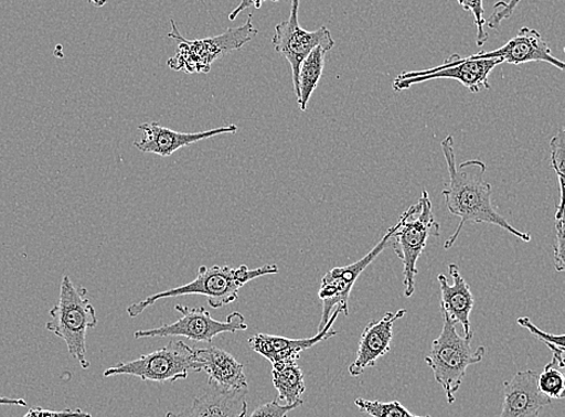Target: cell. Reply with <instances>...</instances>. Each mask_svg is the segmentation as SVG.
Listing matches in <instances>:
<instances>
[{
  "label": "cell",
  "mask_w": 565,
  "mask_h": 417,
  "mask_svg": "<svg viewBox=\"0 0 565 417\" xmlns=\"http://www.w3.org/2000/svg\"><path fill=\"white\" fill-rule=\"evenodd\" d=\"M266 2H279V0H242L241 4L236 7L230 14V20L234 21L238 18L242 12L248 8L260 9L263 3Z\"/></svg>",
  "instance_id": "4dcf8cb0"
},
{
  "label": "cell",
  "mask_w": 565,
  "mask_h": 417,
  "mask_svg": "<svg viewBox=\"0 0 565 417\" xmlns=\"http://www.w3.org/2000/svg\"><path fill=\"white\" fill-rule=\"evenodd\" d=\"M522 0H509V2H499L494 6L492 15L489 20H486V24L492 30L498 29L504 20L510 19L514 11L520 6Z\"/></svg>",
  "instance_id": "4316f807"
},
{
  "label": "cell",
  "mask_w": 565,
  "mask_h": 417,
  "mask_svg": "<svg viewBox=\"0 0 565 417\" xmlns=\"http://www.w3.org/2000/svg\"><path fill=\"white\" fill-rule=\"evenodd\" d=\"M298 11L299 0H292L290 19L275 25V35L271 39L274 50L291 65L296 96L298 95V74L301 62L313 49L322 47L327 52L335 45L331 31L324 25L312 32L301 29Z\"/></svg>",
  "instance_id": "30bf717a"
},
{
  "label": "cell",
  "mask_w": 565,
  "mask_h": 417,
  "mask_svg": "<svg viewBox=\"0 0 565 417\" xmlns=\"http://www.w3.org/2000/svg\"><path fill=\"white\" fill-rule=\"evenodd\" d=\"M0 406L28 407V402H25L23 398L17 399V398H9V397L0 396Z\"/></svg>",
  "instance_id": "1f68e13d"
},
{
  "label": "cell",
  "mask_w": 565,
  "mask_h": 417,
  "mask_svg": "<svg viewBox=\"0 0 565 417\" xmlns=\"http://www.w3.org/2000/svg\"><path fill=\"white\" fill-rule=\"evenodd\" d=\"M278 272L279 267L276 265H266L256 269H249L245 265L238 268L202 266L199 276L193 281L179 286V288L149 296L143 301L129 306L127 312L130 318H137L161 299L189 295L205 296L210 307L220 309L234 303L238 299L241 290L249 281Z\"/></svg>",
  "instance_id": "7a4b0ae2"
},
{
  "label": "cell",
  "mask_w": 565,
  "mask_h": 417,
  "mask_svg": "<svg viewBox=\"0 0 565 417\" xmlns=\"http://www.w3.org/2000/svg\"><path fill=\"white\" fill-rule=\"evenodd\" d=\"M443 330L436 341L431 343L425 361L435 374L436 382L443 387L448 403L454 404L457 391L467 375V370L483 360L486 349L480 346L472 350V336L459 335L456 323L445 314H443Z\"/></svg>",
  "instance_id": "5b68a950"
},
{
  "label": "cell",
  "mask_w": 565,
  "mask_h": 417,
  "mask_svg": "<svg viewBox=\"0 0 565 417\" xmlns=\"http://www.w3.org/2000/svg\"><path fill=\"white\" fill-rule=\"evenodd\" d=\"M273 385L279 393L278 400L285 406H303L306 393L305 373L297 362L276 363L271 366Z\"/></svg>",
  "instance_id": "ffe728a7"
},
{
  "label": "cell",
  "mask_w": 565,
  "mask_h": 417,
  "mask_svg": "<svg viewBox=\"0 0 565 417\" xmlns=\"http://www.w3.org/2000/svg\"><path fill=\"white\" fill-rule=\"evenodd\" d=\"M457 2L466 11L471 12L472 17H475L478 29L477 44L478 46H483L489 41V34L484 30L486 19L483 18V0H457Z\"/></svg>",
  "instance_id": "484cf974"
},
{
  "label": "cell",
  "mask_w": 565,
  "mask_h": 417,
  "mask_svg": "<svg viewBox=\"0 0 565 417\" xmlns=\"http://www.w3.org/2000/svg\"><path fill=\"white\" fill-rule=\"evenodd\" d=\"M468 60H491L501 58L504 63L524 64L530 62H545L554 65L559 71H564L565 63L554 55L544 41L541 33L536 30L523 28L518 35L511 39L501 49L491 52L482 51L477 55L466 57Z\"/></svg>",
  "instance_id": "5bb4252c"
},
{
  "label": "cell",
  "mask_w": 565,
  "mask_h": 417,
  "mask_svg": "<svg viewBox=\"0 0 565 417\" xmlns=\"http://www.w3.org/2000/svg\"><path fill=\"white\" fill-rule=\"evenodd\" d=\"M564 217L556 220V239H555V267L557 271H563L565 267L564 263Z\"/></svg>",
  "instance_id": "f1b7e54d"
},
{
  "label": "cell",
  "mask_w": 565,
  "mask_h": 417,
  "mask_svg": "<svg viewBox=\"0 0 565 417\" xmlns=\"http://www.w3.org/2000/svg\"><path fill=\"white\" fill-rule=\"evenodd\" d=\"M297 406H285L279 400L260 404L249 417H287L288 413L297 409Z\"/></svg>",
  "instance_id": "83f0119b"
},
{
  "label": "cell",
  "mask_w": 565,
  "mask_h": 417,
  "mask_svg": "<svg viewBox=\"0 0 565 417\" xmlns=\"http://www.w3.org/2000/svg\"><path fill=\"white\" fill-rule=\"evenodd\" d=\"M195 372L209 376V383H214L227 389L247 388L244 366L227 351L216 346L194 350Z\"/></svg>",
  "instance_id": "ac0fdd59"
},
{
  "label": "cell",
  "mask_w": 565,
  "mask_h": 417,
  "mask_svg": "<svg viewBox=\"0 0 565 417\" xmlns=\"http://www.w3.org/2000/svg\"><path fill=\"white\" fill-rule=\"evenodd\" d=\"M181 318L161 328L137 331L136 339L141 338H166L185 336L192 342L212 344L214 338L223 333H235L247 330V323L239 311L232 312L226 321L215 320L205 308H190L177 306Z\"/></svg>",
  "instance_id": "ba28073f"
},
{
  "label": "cell",
  "mask_w": 565,
  "mask_h": 417,
  "mask_svg": "<svg viewBox=\"0 0 565 417\" xmlns=\"http://www.w3.org/2000/svg\"><path fill=\"white\" fill-rule=\"evenodd\" d=\"M449 274L452 284L444 274L438 276L441 312L456 324H462L466 336H475V332L470 328V314L472 308H475V296H472L470 286L462 277L457 265L451 264L449 266Z\"/></svg>",
  "instance_id": "d6986e66"
},
{
  "label": "cell",
  "mask_w": 565,
  "mask_h": 417,
  "mask_svg": "<svg viewBox=\"0 0 565 417\" xmlns=\"http://www.w3.org/2000/svg\"><path fill=\"white\" fill-rule=\"evenodd\" d=\"M247 388L227 389L209 383L205 394L196 397L192 406L181 413H167L166 417H246Z\"/></svg>",
  "instance_id": "2e32d148"
},
{
  "label": "cell",
  "mask_w": 565,
  "mask_h": 417,
  "mask_svg": "<svg viewBox=\"0 0 565 417\" xmlns=\"http://www.w3.org/2000/svg\"><path fill=\"white\" fill-rule=\"evenodd\" d=\"M551 147V163L559 181V203L556 205V218L564 217V177H565V132L562 127L558 133L552 138Z\"/></svg>",
  "instance_id": "603a6c76"
},
{
  "label": "cell",
  "mask_w": 565,
  "mask_h": 417,
  "mask_svg": "<svg viewBox=\"0 0 565 417\" xmlns=\"http://www.w3.org/2000/svg\"><path fill=\"white\" fill-rule=\"evenodd\" d=\"M439 236L440 225L433 214L429 193L424 190L418 203L401 215L398 224L393 227L388 242L403 264V285L406 298L415 293V281L418 274L417 260L425 252L428 239Z\"/></svg>",
  "instance_id": "277c9868"
},
{
  "label": "cell",
  "mask_w": 565,
  "mask_h": 417,
  "mask_svg": "<svg viewBox=\"0 0 565 417\" xmlns=\"http://www.w3.org/2000/svg\"><path fill=\"white\" fill-rule=\"evenodd\" d=\"M537 388L551 400H561L565 397L564 375L555 360L547 363L543 372L537 374Z\"/></svg>",
  "instance_id": "7402d4cb"
},
{
  "label": "cell",
  "mask_w": 565,
  "mask_h": 417,
  "mask_svg": "<svg viewBox=\"0 0 565 417\" xmlns=\"http://www.w3.org/2000/svg\"><path fill=\"white\" fill-rule=\"evenodd\" d=\"M502 63L501 58L468 60L455 54L436 68L399 74L393 82V89L402 93L420 83L452 79L466 86L471 94H479L482 88H491L490 74Z\"/></svg>",
  "instance_id": "9c48e42d"
},
{
  "label": "cell",
  "mask_w": 565,
  "mask_h": 417,
  "mask_svg": "<svg viewBox=\"0 0 565 417\" xmlns=\"http://www.w3.org/2000/svg\"><path fill=\"white\" fill-rule=\"evenodd\" d=\"M253 19L254 14H248L247 21L241 28L230 29L217 36L200 39V41H188L179 32L175 21H170L172 32L168 36L174 39L179 46L175 55L168 60V67L175 72L207 74L216 61L253 41L258 33Z\"/></svg>",
  "instance_id": "8992f818"
},
{
  "label": "cell",
  "mask_w": 565,
  "mask_h": 417,
  "mask_svg": "<svg viewBox=\"0 0 565 417\" xmlns=\"http://www.w3.org/2000/svg\"><path fill=\"white\" fill-rule=\"evenodd\" d=\"M343 312L345 316L344 308L338 307L330 320L326 323L323 330L319 331V333L312 338L290 339L286 336L258 333L248 339V345L255 351V353L267 359L271 363V366L276 363L297 362L303 351L338 334V332L333 330V324L338 317L343 314Z\"/></svg>",
  "instance_id": "7c38bea8"
},
{
  "label": "cell",
  "mask_w": 565,
  "mask_h": 417,
  "mask_svg": "<svg viewBox=\"0 0 565 417\" xmlns=\"http://www.w3.org/2000/svg\"><path fill=\"white\" fill-rule=\"evenodd\" d=\"M406 309L386 312L383 319L371 321L362 332L358 357L350 364L351 376H360L366 368L375 366L379 359L386 356L391 350L394 323L403 319Z\"/></svg>",
  "instance_id": "9a60e30c"
},
{
  "label": "cell",
  "mask_w": 565,
  "mask_h": 417,
  "mask_svg": "<svg viewBox=\"0 0 565 417\" xmlns=\"http://www.w3.org/2000/svg\"><path fill=\"white\" fill-rule=\"evenodd\" d=\"M142 137L135 142V147L147 153L169 158L182 148L190 147L194 142L210 139L221 135H235L238 126L228 125L199 133H180L177 130L163 127L157 122H146L139 126Z\"/></svg>",
  "instance_id": "4fadbf2b"
},
{
  "label": "cell",
  "mask_w": 565,
  "mask_h": 417,
  "mask_svg": "<svg viewBox=\"0 0 565 417\" xmlns=\"http://www.w3.org/2000/svg\"><path fill=\"white\" fill-rule=\"evenodd\" d=\"M551 403L537 388V372H519L504 383L501 417H537Z\"/></svg>",
  "instance_id": "e0dca14e"
},
{
  "label": "cell",
  "mask_w": 565,
  "mask_h": 417,
  "mask_svg": "<svg viewBox=\"0 0 565 417\" xmlns=\"http://www.w3.org/2000/svg\"><path fill=\"white\" fill-rule=\"evenodd\" d=\"M326 51L322 47L313 49L308 57L301 62L298 74V106L307 111L308 103L318 88L324 70Z\"/></svg>",
  "instance_id": "44dd1931"
},
{
  "label": "cell",
  "mask_w": 565,
  "mask_h": 417,
  "mask_svg": "<svg viewBox=\"0 0 565 417\" xmlns=\"http://www.w3.org/2000/svg\"><path fill=\"white\" fill-rule=\"evenodd\" d=\"M23 417H92L90 414L82 410H62V411H54V410H46L43 408H33L28 414H25Z\"/></svg>",
  "instance_id": "f546056e"
},
{
  "label": "cell",
  "mask_w": 565,
  "mask_h": 417,
  "mask_svg": "<svg viewBox=\"0 0 565 417\" xmlns=\"http://www.w3.org/2000/svg\"><path fill=\"white\" fill-rule=\"evenodd\" d=\"M90 4H94L96 8H103L108 3V0H88Z\"/></svg>",
  "instance_id": "d6a6232c"
},
{
  "label": "cell",
  "mask_w": 565,
  "mask_h": 417,
  "mask_svg": "<svg viewBox=\"0 0 565 417\" xmlns=\"http://www.w3.org/2000/svg\"><path fill=\"white\" fill-rule=\"evenodd\" d=\"M441 150L450 175V185L443 191V195L449 212L459 217L456 232L444 244L445 250L451 249L467 223L494 225L522 242L530 243L531 234L511 226L508 220L497 212L492 203V186L484 180L488 167L480 160H470L457 165L452 136L443 140Z\"/></svg>",
  "instance_id": "6da1fadb"
},
{
  "label": "cell",
  "mask_w": 565,
  "mask_h": 417,
  "mask_svg": "<svg viewBox=\"0 0 565 417\" xmlns=\"http://www.w3.org/2000/svg\"><path fill=\"white\" fill-rule=\"evenodd\" d=\"M354 404H356V407L362 413L371 415L372 417H430L413 414L411 410H407L398 400L381 402L358 398L354 400Z\"/></svg>",
  "instance_id": "cb8c5ba5"
},
{
  "label": "cell",
  "mask_w": 565,
  "mask_h": 417,
  "mask_svg": "<svg viewBox=\"0 0 565 417\" xmlns=\"http://www.w3.org/2000/svg\"><path fill=\"white\" fill-rule=\"evenodd\" d=\"M393 227L388 229L386 236L381 239L373 250L363 258L345 267H337L326 274L321 281L319 297L322 301V318L319 331L323 330L326 323L332 317L338 307L344 308L345 317H349V299L354 284L362 276L363 271L370 267L374 260L383 253L390 242Z\"/></svg>",
  "instance_id": "8fae6325"
},
{
  "label": "cell",
  "mask_w": 565,
  "mask_h": 417,
  "mask_svg": "<svg viewBox=\"0 0 565 417\" xmlns=\"http://www.w3.org/2000/svg\"><path fill=\"white\" fill-rule=\"evenodd\" d=\"M190 371H195L194 349L182 341H172L151 354L118 363L105 371L104 376L131 375L142 382L166 384L188 379Z\"/></svg>",
  "instance_id": "52a82bcc"
},
{
  "label": "cell",
  "mask_w": 565,
  "mask_h": 417,
  "mask_svg": "<svg viewBox=\"0 0 565 417\" xmlns=\"http://www.w3.org/2000/svg\"><path fill=\"white\" fill-rule=\"evenodd\" d=\"M518 323L521 328L530 331L532 335H534L539 341L543 342L545 345L550 348L552 353H554V359L558 364V367L563 370L565 367L564 364V335L559 334H551L543 332L541 329H537L536 325L531 321L530 318H520L518 319Z\"/></svg>",
  "instance_id": "d4e9b609"
},
{
  "label": "cell",
  "mask_w": 565,
  "mask_h": 417,
  "mask_svg": "<svg viewBox=\"0 0 565 417\" xmlns=\"http://www.w3.org/2000/svg\"><path fill=\"white\" fill-rule=\"evenodd\" d=\"M88 292L83 286H75L70 277L62 279L60 301L50 310L51 320L46 330L54 333L68 346L70 355L89 368L87 360V331L98 324L97 312L90 304Z\"/></svg>",
  "instance_id": "3957f363"
}]
</instances>
